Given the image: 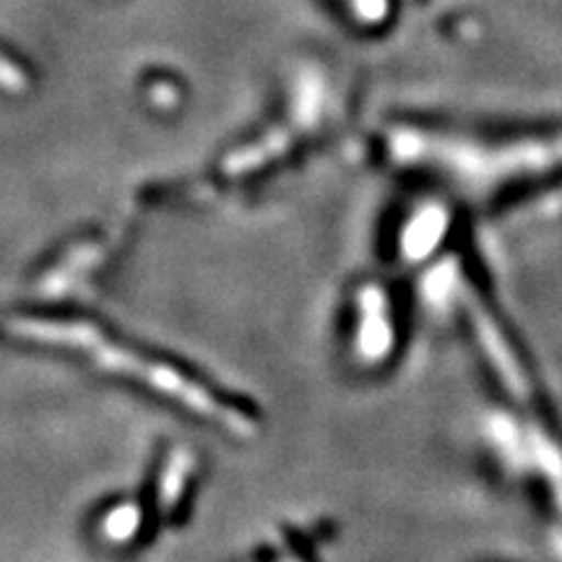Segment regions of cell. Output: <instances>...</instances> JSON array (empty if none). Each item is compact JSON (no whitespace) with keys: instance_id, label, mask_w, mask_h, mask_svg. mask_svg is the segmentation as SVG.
<instances>
[{"instance_id":"1","label":"cell","mask_w":562,"mask_h":562,"mask_svg":"<svg viewBox=\"0 0 562 562\" xmlns=\"http://www.w3.org/2000/svg\"><path fill=\"white\" fill-rule=\"evenodd\" d=\"M0 331L13 339H24L34 344H45V347H58L68 351H79L97 364L100 370H108L112 375L131 378L146 389L161 393V396L175 398L188 409L203 414L209 419H220L227 427H237V417L224 409L211 398V393L201 389L199 383L188 381L170 364L154 362L149 357H138L128 347H121L112 341L102 328L87 321H55V318H5L0 321Z\"/></svg>"},{"instance_id":"2","label":"cell","mask_w":562,"mask_h":562,"mask_svg":"<svg viewBox=\"0 0 562 562\" xmlns=\"http://www.w3.org/2000/svg\"><path fill=\"white\" fill-rule=\"evenodd\" d=\"M110 248H112V240H104V237H100V240L79 243L76 248H70L66 256H63L60 261L45 273V279L40 281L42 294L60 297V294L74 290L83 277H89V273L104 261V256H108Z\"/></svg>"},{"instance_id":"3","label":"cell","mask_w":562,"mask_h":562,"mask_svg":"<svg viewBox=\"0 0 562 562\" xmlns=\"http://www.w3.org/2000/svg\"><path fill=\"white\" fill-rule=\"evenodd\" d=\"M138 526H140V510L133 503L117 505V508H112L108 516L102 518V533L110 539V542H117V544L131 542V539L136 537Z\"/></svg>"},{"instance_id":"4","label":"cell","mask_w":562,"mask_h":562,"mask_svg":"<svg viewBox=\"0 0 562 562\" xmlns=\"http://www.w3.org/2000/svg\"><path fill=\"white\" fill-rule=\"evenodd\" d=\"M188 467H191V456H186L182 451L170 456V463H167L165 474H161V482H159L161 510H170L172 505L180 501L182 484H186V476H188Z\"/></svg>"}]
</instances>
